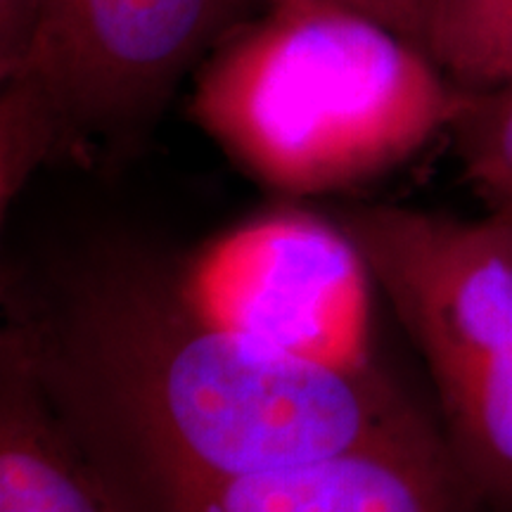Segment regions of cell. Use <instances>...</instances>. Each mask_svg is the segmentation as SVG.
Masks as SVG:
<instances>
[{
    "mask_svg": "<svg viewBox=\"0 0 512 512\" xmlns=\"http://www.w3.org/2000/svg\"><path fill=\"white\" fill-rule=\"evenodd\" d=\"M22 328L64 415L128 484L254 475L432 427L384 370L325 366L202 318L143 254H102Z\"/></svg>",
    "mask_w": 512,
    "mask_h": 512,
    "instance_id": "obj_1",
    "label": "cell"
},
{
    "mask_svg": "<svg viewBox=\"0 0 512 512\" xmlns=\"http://www.w3.org/2000/svg\"><path fill=\"white\" fill-rule=\"evenodd\" d=\"M470 93L425 50L337 0H285L197 69L195 124L283 195L370 183L451 131Z\"/></svg>",
    "mask_w": 512,
    "mask_h": 512,
    "instance_id": "obj_2",
    "label": "cell"
},
{
    "mask_svg": "<svg viewBox=\"0 0 512 512\" xmlns=\"http://www.w3.org/2000/svg\"><path fill=\"white\" fill-rule=\"evenodd\" d=\"M339 221L425 358L467 482L484 505L512 510V221L406 207Z\"/></svg>",
    "mask_w": 512,
    "mask_h": 512,
    "instance_id": "obj_3",
    "label": "cell"
},
{
    "mask_svg": "<svg viewBox=\"0 0 512 512\" xmlns=\"http://www.w3.org/2000/svg\"><path fill=\"white\" fill-rule=\"evenodd\" d=\"M202 318L292 356L344 370H382L380 287L342 221L273 207L223 230L171 268Z\"/></svg>",
    "mask_w": 512,
    "mask_h": 512,
    "instance_id": "obj_4",
    "label": "cell"
},
{
    "mask_svg": "<svg viewBox=\"0 0 512 512\" xmlns=\"http://www.w3.org/2000/svg\"><path fill=\"white\" fill-rule=\"evenodd\" d=\"M228 10L230 0H41L24 60L5 76H27L50 100L64 155L124 150L223 36Z\"/></svg>",
    "mask_w": 512,
    "mask_h": 512,
    "instance_id": "obj_5",
    "label": "cell"
},
{
    "mask_svg": "<svg viewBox=\"0 0 512 512\" xmlns=\"http://www.w3.org/2000/svg\"><path fill=\"white\" fill-rule=\"evenodd\" d=\"M110 479L131 512H479L486 508L437 425L313 463L216 482L138 486L112 475Z\"/></svg>",
    "mask_w": 512,
    "mask_h": 512,
    "instance_id": "obj_6",
    "label": "cell"
},
{
    "mask_svg": "<svg viewBox=\"0 0 512 512\" xmlns=\"http://www.w3.org/2000/svg\"><path fill=\"white\" fill-rule=\"evenodd\" d=\"M0 512H131L50 394L22 325L0 344Z\"/></svg>",
    "mask_w": 512,
    "mask_h": 512,
    "instance_id": "obj_7",
    "label": "cell"
},
{
    "mask_svg": "<svg viewBox=\"0 0 512 512\" xmlns=\"http://www.w3.org/2000/svg\"><path fill=\"white\" fill-rule=\"evenodd\" d=\"M427 55L465 93L512 81V0H439Z\"/></svg>",
    "mask_w": 512,
    "mask_h": 512,
    "instance_id": "obj_8",
    "label": "cell"
},
{
    "mask_svg": "<svg viewBox=\"0 0 512 512\" xmlns=\"http://www.w3.org/2000/svg\"><path fill=\"white\" fill-rule=\"evenodd\" d=\"M0 83V211L8 214L36 171L64 155V131L34 81L3 76Z\"/></svg>",
    "mask_w": 512,
    "mask_h": 512,
    "instance_id": "obj_9",
    "label": "cell"
},
{
    "mask_svg": "<svg viewBox=\"0 0 512 512\" xmlns=\"http://www.w3.org/2000/svg\"><path fill=\"white\" fill-rule=\"evenodd\" d=\"M465 178L486 211L512 221V81L470 93L451 128Z\"/></svg>",
    "mask_w": 512,
    "mask_h": 512,
    "instance_id": "obj_10",
    "label": "cell"
},
{
    "mask_svg": "<svg viewBox=\"0 0 512 512\" xmlns=\"http://www.w3.org/2000/svg\"><path fill=\"white\" fill-rule=\"evenodd\" d=\"M363 15L377 19L396 34L408 38L427 53V41L439 0H337Z\"/></svg>",
    "mask_w": 512,
    "mask_h": 512,
    "instance_id": "obj_11",
    "label": "cell"
},
{
    "mask_svg": "<svg viewBox=\"0 0 512 512\" xmlns=\"http://www.w3.org/2000/svg\"><path fill=\"white\" fill-rule=\"evenodd\" d=\"M41 0H0V76L15 72L27 53Z\"/></svg>",
    "mask_w": 512,
    "mask_h": 512,
    "instance_id": "obj_12",
    "label": "cell"
},
{
    "mask_svg": "<svg viewBox=\"0 0 512 512\" xmlns=\"http://www.w3.org/2000/svg\"><path fill=\"white\" fill-rule=\"evenodd\" d=\"M268 5H275V3H285V0H266Z\"/></svg>",
    "mask_w": 512,
    "mask_h": 512,
    "instance_id": "obj_13",
    "label": "cell"
}]
</instances>
